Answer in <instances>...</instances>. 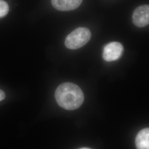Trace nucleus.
Returning a JSON list of instances; mask_svg holds the SVG:
<instances>
[{
	"mask_svg": "<svg viewBox=\"0 0 149 149\" xmlns=\"http://www.w3.org/2000/svg\"><path fill=\"white\" fill-rule=\"evenodd\" d=\"M60 106L67 110L79 108L84 101V95L80 87L74 84L65 82L59 86L55 93Z\"/></svg>",
	"mask_w": 149,
	"mask_h": 149,
	"instance_id": "1",
	"label": "nucleus"
},
{
	"mask_svg": "<svg viewBox=\"0 0 149 149\" xmlns=\"http://www.w3.org/2000/svg\"><path fill=\"white\" fill-rule=\"evenodd\" d=\"M91 37L90 31L84 27H80L70 33L65 39V45L68 49L75 50L84 47L89 42Z\"/></svg>",
	"mask_w": 149,
	"mask_h": 149,
	"instance_id": "2",
	"label": "nucleus"
},
{
	"mask_svg": "<svg viewBox=\"0 0 149 149\" xmlns=\"http://www.w3.org/2000/svg\"><path fill=\"white\" fill-rule=\"evenodd\" d=\"M124 52V47L121 43L113 42L104 47L103 52V58L107 62L116 61L119 59Z\"/></svg>",
	"mask_w": 149,
	"mask_h": 149,
	"instance_id": "3",
	"label": "nucleus"
},
{
	"mask_svg": "<svg viewBox=\"0 0 149 149\" xmlns=\"http://www.w3.org/2000/svg\"><path fill=\"white\" fill-rule=\"evenodd\" d=\"M134 24L139 28H143L149 23V6L148 5L140 6L135 8L133 13Z\"/></svg>",
	"mask_w": 149,
	"mask_h": 149,
	"instance_id": "4",
	"label": "nucleus"
},
{
	"mask_svg": "<svg viewBox=\"0 0 149 149\" xmlns=\"http://www.w3.org/2000/svg\"><path fill=\"white\" fill-rule=\"evenodd\" d=\"M83 0H52L54 7L61 11H70L77 8Z\"/></svg>",
	"mask_w": 149,
	"mask_h": 149,
	"instance_id": "5",
	"label": "nucleus"
},
{
	"mask_svg": "<svg viewBox=\"0 0 149 149\" xmlns=\"http://www.w3.org/2000/svg\"><path fill=\"white\" fill-rule=\"evenodd\" d=\"M137 149H149V129L145 128L138 134L135 139Z\"/></svg>",
	"mask_w": 149,
	"mask_h": 149,
	"instance_id": "6",
	"label": "nucleus"
},
{
	"mask_svg": "<svg viewBox=\"0 0 149 149\" xmlns=\"http://www.w3.org/2000/svg\"><path fill=\"white\" fill-rule=\"evenodd\" d=\"M8 11L9 6L7 2L3 0H0V18L5 17L8 13Z\"/></svg>",
	"mask_w": 149,
	"mask_h": 149,
	"instance_id": "7",
	"label": "nucleus"
},
{
	"mask_svg": "<svg viewBox=\"0 0 149 149\" xmlns=\"http://www.w3.org/2000/svg\"><path fill=\"white\" fill-rule=\"evenodd\" d=\"M5 98V93L3 91L0 90V101Z\"/></svg>",
	"mask_w": 149,
	"mask_h": 149,
	"instance_id": "8",
	"label": "nucleus"
},
{
	"mask_svg": "<svg viewBox=\"0 0 149 149\" xmlns=\"http://www.w3.org/2000/svg\"><path fill=\"white\" fill-rule=\"evenodd\" d=\"M80 149H90V148H81Z\"/></svg>",
	"mask_w": 149,
	"mask_h": 149,
	"instance_id": "9",
	"label": "nucleus"
}]
</instances>
